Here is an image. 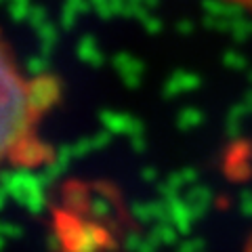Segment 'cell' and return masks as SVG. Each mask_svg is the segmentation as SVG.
Instances as JSON below:
<instances>
[{
	"label": "cell",
	"instance_id": "obj_1",
	"mask_svg": "<svg viewBox=\"0 0 252 252\" xmlns=\"http://www.w3.org/2000/svg\"><path fill=\"white\" fill-rule=\"evenodd\" d=\"M59 101V84L34 74L0 30V175L36 149L44 118Z\"/></svg>",
	"mask_w": 252,
	"mask_h": 252
},
{
	"label": "cell",
	"instance_id": "obj_2",
	"mask_svg": "<svg viewBox=\"0 0 252 252\" xmlns=\"http://www.w3.org/2000/svg\"><path fill=\"white\" fill-rule=\"evenodd\" d=\"M223 2H229V4L238 6V9H242V11L252 13V0H223Z\"/></svg>",
	"mask_w": 252,
	"mask_h": 252
}]
</instances>
